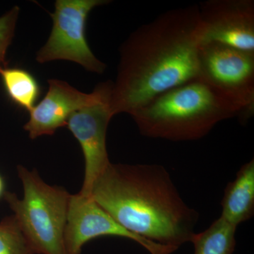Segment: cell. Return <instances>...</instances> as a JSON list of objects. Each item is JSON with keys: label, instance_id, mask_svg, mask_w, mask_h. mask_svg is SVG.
Returning a JSON list of instances; mask_svg holds the SVG:
<instances>
[{"label": "cell", "instance_id": "obj_1", "mask_svg": "<svg viewBox=\"0 0 254 254\" xmlns=\"http://www.w3.org/2000/svg\"><path fill=\"white\" fill-rule=\"evenodd\" d=\"M198 5L168 10L132 32L120 48L113 82L114 116L132 113L150 100L198 78Z\"/></svg>", "mask_w": 254, "mask_h": 254}, {"label": "cell", "instance_id": "obj_2", "mask_svg": "<svg viewBox=\"0 0 254 254\" xmlns=\"http://www.w3.org/2000/svg\"><path fill=\"white\" fill-rule=\"evenodd\" d=\"M91 196L128 231L177 249L190 242L199 217L161 165L110 163Z\"/></svg>", "mask_w": 254, "mask_h": 254}, {"label": "cell", "instance_id": "obj_3", "mask_svg": "<svg viewBox=\"0 0 254 254\" xmlns=\"http://www.w3.org/2000/svg\"><path fill=\"white\" fill-rule=\"evenodd\" d=\"M240 115L231 102L196 78L158 95L130 115L143 136L187 141L200 139L217 124Z\"/></svg>", "mask_w": 254, "mask_h": 254}, {"label": "cell", "instance_id": "obj_4", "mask_svg": "<svg viewBox=\"0 0 254 254\" xmlns=\"http://www.w3.org/2000/svg\"><path fill=\"white\" fill-rule=\"evenodd\" d=\"M23 197L6 192L4 198L14 211L36 254H66L64 231L71 195L64 189L47 185L36 170L18 166Z\"/></svg>", "mask_w": 254, "mask_h": 254}, {"label": "cell", "instance_id": "obj_5", "mask_svg": "<svg viewBox=\"0 0 254 254\" xmlns=\"http://www.w3.org/2000/svg\"><path fill=\"white\" fill-rule=\"evenodd\" d=\"M198 78L238 108L242 123L254 113V53L216 42L200 43Z\"/></svg>", "mask_w": 254, "mask_h": 254}, {"label": "cell", "instance_id": "obj_6", "mask_svg": "<svg viewBox=\"0 0 254 254\" xmlns=\"http://www.w3.org/2000/svg\"><path fill=\"white\" fill-rule=\"evenodd\" d=\"M106 0H57L50 14L53 28L44 46L38 50L36 61L41 64L67 60L81 65L87 71L103 73L106 65L91 51L86 37L87 18Z\"/></svg>", "mask_w": 254, "mask_h": 254}, {"label": "cell", "instance_id": "obj_7", "mask_svg": "<svg viewBox=\"0 0 254 254\" xmlns=\"http://www.w3.org/2000/svg\"><path fill=\"white\" fill-rule=\"evenodd\" d=\"M115 236L139 244L150 254H172L178 250L138 236L128 231L101 208L93 198L71 195L64 231L66 254H81L82 247L96 237Z\"/></svg>", "mask_w": 254, "mask_h": 254}, {"label": "cell", "instance_id": "obj_8", "mask_svg": "<svg viewBox=\"0 0 254 254\" xmlns=\"http://www.w3.org/2000/svg\"><path fill=\"white\" fill-rule=\"evenodd\" d=\"M198 10L200 43L216 42L254 53V0H208Z\"/></svg>", "mask_w": 254, "mask_h": 254}, {"label": "cell", "instance_id": "obj_9", "mask_svg": "<svg viewBox=\"0 0 254 254\" xmlns=\"http://www.w3.org/2000/svg\"><path fill=\"white\" fill-rule=\"evenodd\" d=\"M48 84L46 95L29 112V120L23 127L31 139L54 134L58 128L66 127L73 113L110 96L113 88L110 81L99 83L91 93L78 91L59 79L48 80Z\"/></svg>", "mask_w": 254, "mask_h": 254}, {"label": "cell", "instance_id": "obj_10", "mask_svg": "<svg viewBox=\"0 0 254 254\" xmlns=\"http://www.w3.org/2000/svg\"><path fill=\"white\" fill-rule=\"evenodd\" d=\"M110 96L76 111L66 127L77 139L85 159V176L80 194L90 196L95 182L109 166L106 148L108 125L114 116Z\"/></svg>", "mask_w": 254, "mask_h": 254}, {"label": "cell", "instance_id": "obj_11", "mask_svg": "<svg viewBox=\"0 0 254 254\" xmlns=\"http://www.w3.org/2000/svg\"><path fill=\"white\" fill-rule=\"evenodd\" d=\"M221 218L238 226L254 213V160L242 165L236 178L227 185L222 200Z\"/></svg>", "mask_w": 254, "mask_h": 254}, {"label": "cell", "instance_id": "obj_12", "mask_svg": "<svg viewBox=\"0 0 254 254\" xmlns=\"http://www.w3.org/2000/svg\"><path fill=\"white\" fill-rule=\"evenodd\" d=\"M237 227L220 217L205 231L193 234V254H232L236 247Z\"/></svg>", "mask_w": 254, "mask_h": 254}, {"label": "cell", "instance_id": "obj_13", "mask_svg": "<svg viewBox=\"0 0 254 254\" xmlns=\"http://www.w3.org/2000/svg\"><path fill=\"white\" fill-rule=\"evenodd\" d=\"M1 81L10 100L31 112L39 98L40 86L34 76L21 68L5 67L0 71Z\"/></svg>", "mask_w": 254, "mask_h": 254}, {"label": "cell", "instance_id": "obj_14", "mask_svg": "<svg viewBox=\"0 0 254 254\" xmlns=\"http://www.w3.org/2000/svg\"><path fill=\"white\" fill-rule=\"evenodd\" d=\"M0 254H35L14 215L0 222Z\"/></svg>", "mask_w": 254, "mask_h": 254}, {"label": "cell", "instance_id": "obj_15", "mask_svg": "<svg viewBox=\"0 0 254 254\" xmlns=\"http://www.w3.org/2000/svg\"><path fill=\"white\" fill-rule=\"evenodd\" d=\"M19 11L15 6L0 17V71L6 67V52L14 38Z\"/></svg>", "mask_w": 254, "mask_h": 254}, {"label": "cell", "instance_id": "obj_16", "mask_svg": "<svg viewBox=\"0 0 254 254\" xmlns=\"http://www.w3.org/2000/svg\"><path fill=\"white\" fill-rule=\"evenodd\" d=\"M6 192V185H5L4 179L0 174V200L4 198Z\"/></svg>", "mask_w": 254, "mask_h": 254}]
</instances>
